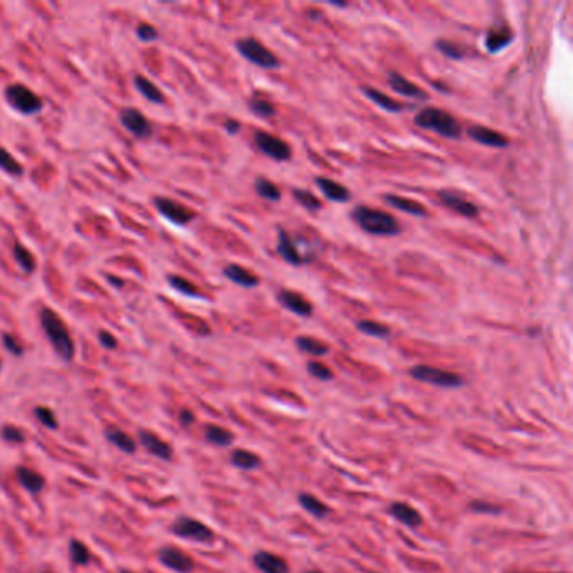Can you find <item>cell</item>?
<instances>
[{"mask_svg": "<svg viewBox=\"0 0 573 573\" xmlns=\"http://www.w3.org/2000/svg\"><path fill=\"white\" fill-rule=\"evenodd\" d=\"M40 324H42V330L46 333L47 340L51 342L53 348L59 357L64 361H71L74 358V342L73 336L69 333L68 327L62 321V318L59 316L58 313H54L51 308H42L39 313Z\"/></svg>", "mask_w": 573, "mask_h": 573, "instance_id": "6da1fadb", "label": "cell"}, {"mask_svg": "<svg viewBox=\"0 0 573 573\" xmlns=\"http://www.w3.org/2000/svg\"><path fill=\"white\" fill-rule=\"evenodd\" d=\"M351 220L372 235H397L400 232L398 222L394 216L383 210L372 209V207L358 205L351 210Z\"/></svg>", "mask_w": 573, "mask_h": 573, "instance_id": "7a4b0ae2", "label": "cell"}, {"mask_svg": "<svg viewBox=\"0 0 573 573\" xmlns=\"http://www.w3.org/2000/svg\"><path fill=\"white\" fill-rule=\"evenodd\" d=\"M413 121L419 128L431 129V131H435L437 135L446 136V138H459L462 133L461 123L453 114L441 108H434V106L420 110L413 118Z\"/></svg>", "mask_w": 573, "mask_h": 573, "instance_id": "3957f363", "label": "cell"}, {"mask_svg": "<svg viewBox=\"0 0 573 573\" xmlns=\"http://www.w3.org/2000/svg\"><path fill=\"white\" fill-rule=\"evenodd\" d=\"M235 49L244 59L262 69H275L279 66V59L254 37H244V39L235 40Z\"/></svg>", "mask_w": 573, "mask_h": 573, "instance_id": "277c9868", "label": "cell"}, {"mask_svg": "<svg viewBox=\"0 0 573 573\" xmlns=\"http://www.w3.org/2000/svg\"><path fill=\"white\" fill-rule=\"evenodd\" d=\"M170 531L173 535L179 536V538L190 539V542L197 543H212L216 539V535L210 530L207 524L201 523V521L194 520L190 516H179L170 526Z\"/></svg>", "mask_w": 573, "mask_h": 573, "instance_id": "5b68a950", "label": "cell"}, {"mask_svg": "<svg viewBox=\"0 0 573 573\" xmlns=\"http://www.w3.org/2000/svg\"><path fill=\"white\" fill-rule=\"evenodd\" d=\"M5 99L14 110L22 114H34L42 110L44 103L34 91L24 84H10L5 90Z\"/></svg>", "mask_w": 573, "mask_h": 573, "instance_id": "8992f818", "label": "cell"}, {"mask_svg": "<svg viewBox=\"0 0 573 573\" xmlns=\"http://www.w3.org/2000/svg\"><path fill=\"white\" fill-rule=\"evenodd\" d=\"M410 377L420 382L431 383V385L446 387V388H456L464 385V380L461 379L457 373L446 372V370L429 367V365H416L410 368Z\"/></svg>", "mask_w": 573, "mask_h": 573, "instance_id": "52a82bcc", "label": "cell"}, {"mask_svg": "<svg viewBox=\"0 0 573 573\" xmlns=\"http://www.w3.org/2000/svg\"><path fill=\"white\" fill-rule=\"evenodd\" d=\"M256 145L259 150L276 162H288L291 158V148L284 140L277 138L268 131L256 133Z\"/></svg>", "mask_w": 573, "mask_h": 573, "instance_id": "ba28073f", "label": "cell"}, {"mask_svg": "<svg viewBox=\"0 0 573 573\" xmlns=\"http://www.w3.org/2000/svg\"><path fill=\"white\" fill-rule=\"evenodd\" d=\"M155 207H157L158 212H160L166 220H170L175 225H187L195 219L194 210L182 205V203L170 201V199L157 197L155 199Z\"/></svg>", "mask_w": 573, "mask_h": 573, "instance_id": "9c48e42d", "label": "cell"}, {"mask_svg": "<svg viewBox=\"0 0 573 573\" xmlns=\"http://www.w3.org/2000/svg\"><path fill=\"white\" fill-rule=\"evenodd\" d=\"M158 560H160L162 565H165L166 568H170V570L177 573H190L195 567L192 557H188L187 553L175 548V546H164V548H160V552H158Z\"/></svg>", "mask_w": 573, "mask_h": 573, "instance_id": "30bf717a", "label": "cell"}, {"mask_svg": "<svg viewBox=\"0 0 573 573\" xmlns=\"http://www.w3.org/2000/svg\"><path fill=\"white\" fill-rule=\"evenodd\" d=\"M120 121L136 138H148L151 135V125L142 111L135 108H123L120 111Z\"/></svg>", "mask_w": 573, "mask_h": 573, "instance_id": "8fae6325", "label": "cell"}, {"mask_svg": "<svg viewBox=\"0 0 573 573\" xmlns=\"http://www.w3.org/2000/svg\"><path fill=\"white\" fill-rule=\"evenodd\" d=\"M439 199H441L442 205H446L447 209L459 214L462 217H468V219H472V217L478 216L479 212V209L474 203L469 202L464 195L457 194V192L454 190H441L439 192Z\"/></svg>", "mask_w": 573, "mask_h": 573, "instance_id": "7c38bea8", "label": "cell"}, {"mask_svg": "<svg viewBox=\"0 0 573 573\" xmlns=\"http://www.w3.org/2000/svg\"><path fill=\"white\" fill-rule=\"evenodd\" d=\"M138 439H140V442H142V446L145 447L151 456L158 457V459H164V461H172V457H173L172 446H170L168 442H165L162 437H158L155 432L147 431V429H140Z\"/></svg>", "mask_w": 573, "mask_h": 573, "instance_id": "4fadbf2b", "label": "cell"}, {"mask_svg": "<svg viewBox=\"0 0 573 573\" xmlns=\"http://www.w3.org/2000/svg\"><path fill=\"white\" fill-rule=\"evenodd\" d=\"M468 135H469V138H472L474 142H478L481 143V145H486V147L506 148L509 145V140L506 138L502 133L496 131V129L481 127V125H472V127H469Z\"/></svg>", "mask_w": 573, "mask_h": 573, "instance_id": "5bb4252c", "label": "cell"}, {"mask_svg": "<svg viewBox=\"0 0 573 573\" xmlns=\"http://www.w3.org/2000/svg\"><path fill=\"white\" fill-rule=\"evenodd\" d=\"M277 254H279L288 264L301 266L303 262H306V259L299 253L293 238H291L284 229H277Z\"/></svg>", "mask_w": 573, "mask_h": 573, "instance_id": "9a60e30c", "label": "cell"}, {"mask_svg": "<svg viewBox=\"0 0 573 573\" xmlns=\"http://www.w3.org/2000/svg\"><path fill=\"white\" fill-rule=\"evenodd\" d=\"M277 299H279L281 305L286 309H290L291 313L298 314V316H311L313 314V305L299 293L290 290H283L277 293Z\"/></svg>", "mask_w": 573, "mask_h": 573, "instance_id": "2e32d148", "label": "cell"}, {"mask_svg": "<svg viewBox=\"0 0 573 573\" xmlns=\"http://www.w3.org/2000/svg\"><path fill=\"white\" fill-rule=\"evenodd\" d=\"M254 565L262 573H290V565L283 557L269 552H257L254 555Z\"/></svg>", "mask_w": 573, "mask_h": 573, "instance_id": "e0dca14e", "label": "cell"}, {"mask_svg": "<svg viewBox=\"0 0 573 573\" xmlns=\"http://www.w3.org/2000/svg\"><path fill=\"white\" fill-rule=\"evenodd\" d=\"M388 86L392 88L395 92L402 96H409V98L416 99H427V92H424L419 86H416L413 83H410L407 77L402 76L398 73H388Z\"/></svg>", "mask_w": 573, "mask_h": 573, "instance_id": "ac0fdd59", "label": "cell"}, {"mask_svg": "<svg viewBox=\"0 0 573 573\" xmlns=\"http://www.w3.org/2000/svg\"><path fill=\"white\" fill-rule=\"evenodd\" d=\"M390 515L409 528H419L424 521L422 515L407 502H392Z\"/></svg>", "mask_w": 573, "mask_h": 573, "instance_id": "d6986e66", "label": "cell"}, {"mask_svg": "<svg viewBox=\"0 0 573 573\" xmlns=\"http://www.w3.org/2000/svg\"><path fill=\"white\" fill-rule=\"evenodd\" d=\"M383 201H385L390 207H394V209L400 210V212L410 214V216H416V217L427 216V209H425L422 203L412 201V199H405V197H400V195L388 194L383 197Z\"/></svg>", "mask_w": 573, "mask_h": 573, "instance_id": "ffe728a7", "label": "cell"}, {"mask_svg": "<svg viewBox=\"0 0 573 573\" xmlns=\"http://www.w3.org/2000/svg\"><path fill=\"white\" fill-rule=\"evenodd\" d=\"M222 272H224L227 279H231L232 283L239 284L242 288H256L259 284V277L239 264H227L222 269Z\"/></svg>", "mask_w": 573, "mask_h": 573, "instance_id": "44dd1931", "label": "cell"}, {"mask_svg": "<svg viewBox=\"0 0 573 573\" xmlns=\"http://www.w3.org/2000/svg\"><path fill=\"white\" fill-rule=\"evenodd\" d=\"M318 185V188H320L321 192L324 194V197L330 199L333 202H346L350 201V192L348 188L343 187V185H340L338 182H335V180H330V179H324V177H318L316 180H314Z\"/></svg>", "mask_w": 573, "mask_h": 573, "instance_id": "7402d4cb", "label": "cell"}, {"mask_svg": "<svg viewBox=\"0 0 573 573\" xmlns=\"http://www.w3.org/2000/svg\"><path fill=\"white\" fill-rule=\"evenodd\" d=\"M105 435L106 439H108V442L113 444V446L118 447L120 450H123V453L133 454L136 450L135 439H133L128 432L121 431V429L110 425V427L105 429Z\"/></svg>", "mask_w": 573, "mask_h": 573, "instance_id": "603a6c76", "label": "cell"}, {"mask_svg": "<svg viewBox=\"0 0 573 573\" xmlns=\"http://www.w3.org/2000/svg\"><path fill=\"white\" fill-rule=\"evenodd\" d=\"M16 474H17V481L21 483V486L24 487V489H27L29 493H40L44 487V484H46V481H44L42 476L39 474V472L34 471V469H29V468H17L16 469Z\"/></svg>", "mask_w": 573, "mask_h": 573, "instance_id": "cb8c5ba5", "label": "cell"}, {"mask_svg": "<svg viewBox=\"0 0 573 573\" xmlns=\"http://www.w3.org/2000/svg\"><path fill=\"white\" fill-rule=\"evenodd\" d=\"M133 83H135L136 90L142 92L143 98L148 99L150 103H155V105H162V103L165 101L164 92L158 90L157 84L151 83L148 77L142 76V74H136V76L133 77Z\"/></svg>", "mask_w": 573, "mask_h": 573, "instance_id": "d4e9b609", "label": "cell"}, {"mask_svg": "<svg viewBox=\"0 0 573 573\" xmlns=\"http://www.w3.org/2000/svg\"><path fill=\"white\" fill-rule=\"evenodd\" d=\"M365 94L368 96L370 99H372L375 105H379L380 108L385 110V111H390V113H398V111H404V110H409L410 106L409 105H404V103H398L395 101L394 98H390V96L383 94L382 91L375 90V88H365Z\"/></svg>", "mask_w": 573, "mask_h": 573, "instance_id": "484cf974", "label": "cell"}, {"mask_svg": "<svg viewBox=\"0 0 573 573\" xmlns=\"http://www.w3.org/2000/svg\"><path fill=\"white\" fill-rule=\"evenodd\" d=\"M203 434H205L207 442L214 444V446L227 447L234 442V434H232L231 431H227V429L216 424H207L205 429H203Z\"/></svg>", "mask_w": 573, "mask_h": 573, "instance_id": "4316f807", "label": "cell"}, {"mask_svg": "<svg viewBox=\"0 0 573 573\" xmlns=\"http://www.w3.org/2000/svg\"><path fill=\"white\" fill-rule=\"evenodd\" d=\"M511 32H509L508 27H502L496 31V29H493V31L487 32L486 36V47L489 53H498V51L505 49L506 46H508L509 42H511Z\"/></svg>", "mask_w": 573, "mask_h": 573, "instance_id": "83f0119b", "label": "cell"}, {"mask_svg": "<svg viewBox=\"0 0 573 573\" xmlns=\"http://www.w3.org/2000/svg\"><path fill=\"white\" fill-rule=\"evenodd\" d=\"M296 346L301 351H305V353L313 355V357H323V355L330 351L328 345H324L320 340L311 338V336H298L296 338Z\"/></svg>", "mask_w": 573, "mask_h": 573, "instance_id": "f1b7e54d", "label": "cell"}, {"mask_svg": "<svg viewBox=\"0 0 573 573\" xmlns=\"http://www.w3.org/2000/svg\"><path fill=\"white\" fill-rule=\"evenodd\" d=\"M231 461L235 468L244 469V471H251V469H256L261 464V459L254 453H249L246 449H238L231 454Z\"/></svg>", "mask_w": 573, "mask_h": 573, "instance_id": "f546056e", "label": "cell"}, {"mask_svg": "<svg viewBox=\"0 0 573 573\" xmlns=\"http://www.w3.org/2000/svg\"><path fill=\"white\" fill-rule=\"evenodd\" d=\"M249 110L253 111L254 114L259 118H264V120H268V118H272L276 114V108L275 105H272L271 101H269L268 98H264V96H259V94H254L253 98L249 99Z\"/></svg>", "mask_w": 573, "mask_h": 573, "instance_id": "4dcf8cb0", "label": "cell"}, {"mask_svg": "<svg viewBox=\"0 0 573 573\" xmlns=\"http://www.w3.org/2000/svg\"><path fill=\"white\" fill-rule=\"evenodd\" d=\"M298 501H299V505H301L303 508L309 513V515H313L316 518H324L328 513H330V508H328L323 501H320L318 498L311 496V494H299Z\"/></svg>", "mask_w": 573, "mask_h": 573, "instance_id": "1f68e13d", "label": "cell"}, {"mask_svg": "<svg viewBox=\"0 0 573 573\" xmlns=\"http://www.w3.org/2000/svg\"><path fill=\"white\" fill-rule=\"evenodd\" d=\"M12 254H14V259H16L17 264L22 268V271L34 272L36 257H34V254H32L31 251L27 249V247H24L22 244L16 242L12 247Z\"/></svg>", "mask_w": 573, "mask_h": 573, "instance_id": "d6a6232c", "label": "cell"}, {"mask_svg": "<svg viewBox=\"0 0 573 573\" xmlns=\"http://www.w3.org/2000/svg\"><path fill=\"white\" fill-rule=\"evenodd\" d=\"M69 557H71L74 565H81V567H84V565L91 561V552L79 539H71V543H69Z\"/></svg>", "mask_w": 573, "mask_h": 573, "instance_id": "836d02e7", "label": "cell"}, {"mask_svg": "<svg viewBox=\"0 0 573 573\" xmlns=\"http://www.w3.org/2000/svg\"><path fill=\"white\" fill-rule=\"evenodd\" d=\"M254 188H256L259 197L266 199V201L277 202L281 199L279 188H277L271 180L264 179V177H259V179L256 180V183H254Z\"/></svg>", "mask_w": 573, "mask_h": 573, "instance_id": "e575fe53", "label": "cell"}, {"mask_svg": "<svg viewBox=\"0 0 573 573\" xmlns=\"http://www.w3.org/2000/svg\"><path fill=\"white\" fill-rule=\"evenodd\" d=\"M168 283L170 286L173 288L175 291H179L180 294L183 296H188V298H201V291L197 290V288L194 286V284L190 283L188 279H185L182 276H177V275H172L168 276Z\"/></svg>", "mask_w": 573, "mask_h": 573, "instance_id": "d590c367", "label": "cell"}, {"mask_svg": "<svg viewBox=\"0 0 573 573\" xmlns=\"http://www.w3.org/2000/svg\"><path fill=\"white\" fill-rule=\"evenodd\" d=\"M357 328L361 333L368 336H375V338H387L390 335V328L385 327V324L379 323V321H370V320H361L357 323Z\"/></svg>", "mask_w": 573, "mask_h": 573, "instance_id": "8d00e7d4", "label": "cell"}, {"mask_svg": "<svg viewBox=\"0 0 573 573\" xmlns=\"http://www.w3.org/2000/svg\"><path fill=\"white\" fill-rule=\"evenodd\" d=\"M0 168L12 177H21L24 173L22 165L3 147H0Z\"/></svg>", "mask_w": 573, "mask_h": 573, "instance_id": "74e56055", "label": "cell"}, {"mask_svg": "<svg viewBox=\"0 0 573 573\" xmlns=\"http://www.w3.org/2000/svg\"><path fill=\"white\" fill-rule=\"evenodd\" d=\"M0 435H2V439L5 442H10V444H24L27 441V437H25L24 431H21V429L16 427V425H3L2 429H0Z\"/></svg>", "mask_w": 573, "mask_h": 573, "instance_id": "f35d334b", "label": "cell"}, {"mask_svg": "<svg viewBox=\"0 0 573 573\" xmlns=\"http://www.w3.org/2000/svg\"><path fill=\"white\" fill-rule=\"evenodd\" d=\"M293 195H294L296 201L301 203V205L305 207V209H308V210H318V209H321L320 201H318V199L314 197L311 192H308V190H299V188H294Z\"/></svg>", "mask_w": 573, "mask_h": 573, "instance_id": "ab89813d", "label": "cell"}, {"mask_svg": "<svg viewBox=\"0 0 573 573\" xmlns=\"http://www.w3.org/2000/svg\"><path fill=\"white\" fill-rule=\"evenodd\" d=\"M34 416H36V419L39 420L42 425H46L47 429H58V425H59L58 419H55L54 412L49 409V407H42V405L36 407Z\"/></svg>", "mask_w": 573, "mask_h": 573, "instance_id": "60d3db41", "label": "cell"}, {"mask_svg": "<svg viewBox=\"0 0 573 573\" xmlns=\"http://www.w3.org/2000/svg\"><path fill=\"white\" fill-rule=\"evenodd\" d=\"M308 372L311 373L314 379L321 380V382H327V380L333 379V372L327 365L320 364V361H309L308 364Z\"/></svg>", "mask_w": 573, "mask_h": 573, "instance_id": "b9f144b4", "label": "cell"}, {"mask_svg": "<svg viewBox=\"0 0 573 573\" xmlns=\"http://www.w3.org/2000/svg\"><path fill=\"white\" fill-rule=\"evenodd\" d=\"M435 47H437V49L441 51L444 55H447V58H450V59H461L462 58L461 47L456 46V44L449 42V40H442V39L437 40V42H435Z\"/></svg>", "mask_w": 573, "mask_h": 573, "instance_id": "7bdbcfd3", "label": "cell"}, {"mask_svg": "<svg viewBox=\"0 0 573 573\" xmlns=\"http://www.w3.org/2000/svg\"><path fill=\"white\" fill-rule=\"evenodd\" d=\"M136 36H138V39L142 40V42H151V40H155L158 37V31L157 27L151 24H140L138 27H136Z\"/></svg>", "mask_w": 573, "mask_h": 573, "instance_id": "ee69618b", "label": "cell"}, {"mask_svg": "<svg viewBox=\"0 0 573 573\" xmlns=\"http://www.w3.org/2000/svg\"><path fill=\"white\" fill-rule=\"evenodd\" d=\"M2 343H3V346H5V350L9 351V353L16 355V357H21V355H24V346H22L21 343L17 342L16 336L9 335V333H3Z\"/></svg>", "mask_w": 573, "mask_h": 573, "instance_id": "f6af8a7d", "label": "cell"}, {"mask_svg": "<svg viewBox=\"0 0 573 573\" xmlns=\"http://www.w3.org/2000/svg\"><path fill=\"white\" fill-rule=\"evenodd\" d=\"M469 508H471V511H474V513H489V515L501 513V508H499V506H494L493 502H486V501H472L471 505H469Z\"/></svg>", "mask_w": 573, "mask_h": 573, "instance_id": "bcb514c9", "label": "cell"}, {"mask_svg": "<svg viewBox=\"0 0 573 573\" xmlns=\"http://www.w3.org/2000/svg\"><path fill=\"white\" fill-rule=\"evenodd\" d=\"M98 338H99V343H101V345L105 346V348L114 350L118 346V340L114 338V336L111 335L110 331H99Z\"/></svg>", "mask_w": 573, "mask_h": 573, "instance_id": "7dc6e473", "label": "cell"}, {"mask_svg": "<svg viewBox=\"0 0 573 573\" xmlns=\"http://www.w3.org/2000/svg\"><path fill=\"white\" fill-rule=\"evenodd\" d=\"M179 419H180V422H182V425H192L195 420V416L190 412V410L185 409V410H182V412H180Z\"/></svg>", "mask_w": 573, "mask_h": 573, "instance_id": "c3c4849f", "label": "cell"}, {"mask_svg": "<svg viewBox=\"0 0 573 573\" xmlns=\"http://www.w3.org/2000/svg\"><path fill=\"white\" fill-rule=\"evenodd\" d=\"M224 127H225V129H227L229 133H231V135H235V133H238L239 129H240V125L235 120H227V121H225Z\"/></svg>", "mask_w": 573, "mask_h": 573, "instance_id": "681fc988", "label": "cell"}, {"mask_svg": "<svg viewBox=\"0 0 573 573\" xmlns=\"http://www.w3.org/2000/svg\"><path fill=\"white\" fill-rule=\"evenodd\" d=\"M330 5H335V7H346V3H343V2H330Z\"/></svg>", "mask_w": 573, "mask_h": 573, "instance_id": "f907efd6", "label": "cell"}, {"mask_svg": "<svg viewBox=\"0 0 573 573\" xmlns=\"http://www.w3.org/2000/svg\"><path fill=\"white\" fill-rule=\"evenodd\" d=\"M120 573H133V572H129V570H120Z\"/></svg>", "mask_w": 573, "mask_h": 573, "instance_id": "816d5d0a", "label": "cell"}, {"mask_svg": "<svg viewBox=\"0 0 573 573\" xmlns=\"http://www.w3.org/2000/svg\"><path fill=\"white\" fill-rule=\"evenodd\" d=\"M306 573H321V572H318V570H311V572H306Z\"/></svg>", "mask_w": 573, "mask_h": 573, "instance_id": "f5cc1de1", "label": "cell"}, {"mask_svg": "<svg viewBox=\"0 0 573 573\" xmlns=\"http://www.w3.org/2000/svg\"><path fill=\"white\" fill-rule=\"evenodd\" d=\"M40 573H51V572H40Z\"/></svg>", "mask_w": 573, "mask_h": 573, "instance_id": "db71d44e", "label": "cell"}, {"mask_svg": "<svg viewBox=\"0 0 573 573\" xmlns=\"http://www.w3.org/2000/svg\"><path fill=\"white\" fill-rule=\"evenodd\" d=\"M0 368H2V361H0Z\"/></svg>", "mask_w": 573, "mask_h": 573, "instance_id": "11a10c76", "label": "cell"}]
</instances>
